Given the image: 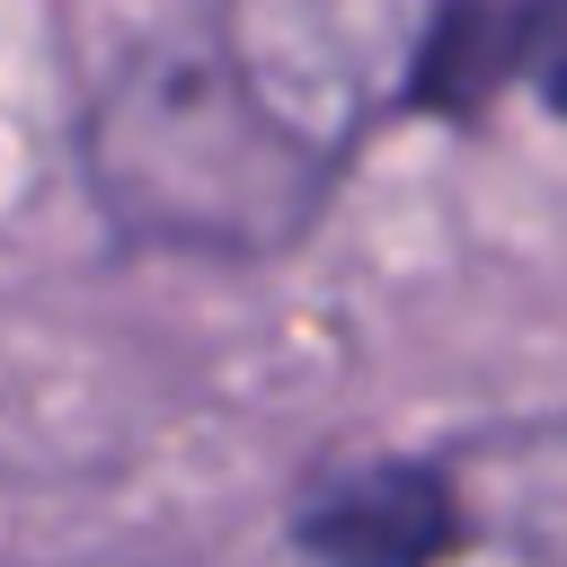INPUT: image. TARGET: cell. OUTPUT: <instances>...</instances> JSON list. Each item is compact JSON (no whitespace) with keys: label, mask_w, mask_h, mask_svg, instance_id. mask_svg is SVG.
<instances>
[{"label":"cell","mask_w":567,"mask_h":567,"mask_svg":"<svg viewBox=\"0 0 567 567\" xmlns=\"http://www.w3.org/2000/svg\"><path fill=\"white\" fill-rule=\"evenodd\" d=\"M337 142L301 124L239 44H151L89 115V177L133 239L257 257L328 195Z\"/></svg>","instance_id":"cell-1"},{"label":"cell","mask_w":567,"mask_h":567,"mask_svg":"<svg viewBox=\"0 0 567 567\" xmlns=\"http://www.w3.org/2000/svg\"><path fill=\"white\" fill-rule=\"evenodd\" d=\"M496 89H532L567 115V0H443L416 27L399 106L478 115Z\"/></svg>","instance_id":"cell-2"},{"label":"cell","mask_w":567,"mask_h":567,"mask_svg":"<svg viewBox=\"0 0 567 567\" xmlns=\"http://www.w3.org/2000/svg\"><path fill=\"white\" fill-rule=\"evenodd\" d=\"M292 532L319 567H434L461 549V505L452 478L425 461H363L328 478Z\"/></svg>","instance_id":"cell-3"}]
</instances>
